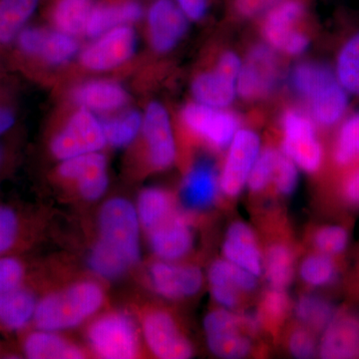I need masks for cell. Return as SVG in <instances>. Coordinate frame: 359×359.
I'll return each mask as SVG.
<instances>
[{
  "label": "cell",
  "instance_id": "obj_4",
  "mask_svg": "<svg viewBox=\"0 0 359 359\" xmlns=\"http://www.w3.org/2000/svg\"><path fill=\"white\" fill-rule=\"evenodd\" d=\"M87 341L93 353L104 359L135 358L140 351L136 323L120 311L96 318L87 330Z\"/></svg>",
  "mask_w": 359,
  "mask_h": 359
},
{
  "label": "cell",
  "instance_id": "obj_38",
  "mask_svg": "<svg viewBox=\"0 0 359 359\" xmlns=\"http://www.w3.org/2000/svg\"><path fill=\"white\" fill-rule=\"evenodd\" d=\"M280 153L273 148L261 150L248 179L247 185L252 192H259L273 179Z\"/></svg>",
  "mask_w": 359,
  "mask_h": 359
},
{
  "label": "cell",
  "instance_id": "obj_13",
  "mask_svg": "<svg viewBox=\"0 0 359 359\" xmlns=\"http://www.w3.org/2000/svg\"><path fill=\"white\" fill-rule=\"evenodd\" d=\"M58 172L61 178L74 182L80 196L87 201L100 199L109 184L107 160L101 152L61 161Z\"/></svg>",
  "mask_w": 359,
  "mask_h": 359
},
{
  "label": "cell",
  "instance_id": "obj_24",
  "mask_svg": "<svg viewBox=\"0 0 359 359\" xmlns=\"http://www.w3.org/2000/svg\"><path fill=\"white\" fill-rule=\"evenodd\" d=\"M23 351L32 359L84 358L81 347L59 335L56 332L39 330L26 337Z\"/></svg>",
  "mask_w": 359,
  "mask_h": 359
},
{
  "label": "cell",
  "instance_id": "obj_34",
  "mask_svg": "<svg viewBox=\"0 0 359 359\" xmlns=\"http://www.w3.org/2000/svg\"><path fill=\"white\" fill-rule=\"evenodd\" d=\"M78 42L75 36L67 33L59 32H46L39 57L50 65H62L76 55Z\"/></svg>",
  "mask_w": 359,
  "mask_h": 359
},
{
  "label": "cell",
  "instance_id": "obj_51",
  "mask_svg": "<svg viewBox=\"0 0 359 359\" xmlns=\"http://www.w3.org/2000/svg\"><path fill=\"white\" fill-rule=\"evenodd\" d=\"M0 161H1V150H0Z\"/></svg>",
  "mask_w": 359,
  "mask_h": 359
},
{
  "label": "cell",
  "instance_id": "obj_12",
  "mask_svg": "<svg viewBox=\"0 0 359 359\" xmlns=\"http://www.w3.org/2000/svg\"><path fill=\"white\" fill-rule=\"evenodd\" d=\"M95 39L80 55L82 65L90 70L106 71L124 65L136 49V33L130 25L114 28Z\"/></svg>",
  "mask_w": 359,
  "mask_h": 359
},
{
  "label": "cell",
  "instance_id": "obj_39",
  "mask_svg": "<svg viewBox=\"0 0 359 359\" xmlns=\"http://www.w3.org/2000/svg\"><path fill=\"white\" fill-rule=\"evenodd\" d=\"M314 244L320 250L321 254L327 256L339 255L346 249L348 244V233L342 226H325L316 233Z\"/></svg>",
  "mask_w": 359,
  "mask_h": 359
},
{
  "label": "cell",
  "instance_id": "obj_16",
  "mask_svg": "<svg viewBox=\"0 0 359 359\" xmlns=\"http://www.w3.org/2000/svg\"><path fill=\"white\" fill-rule=\"evenodd\" d=\"M149 35L153 48L166 53L176 47L188 29V18L175 0H155L147 14Z\"/></svg>",
  "mask_w": 359,
  "mask_h": 359
},
{
  "label": "cell",
  "instance_id": "obj_32",
  "mask_svg": "<svg viewBox=\"0 0 359 359\" xmlns=\"http://www.w3.org/2000/svg\"><path fill=\"white\" fill-rule=\"evenodd\" d=\"M294 254L289 247L282 244L271 245L266 252V275L271 287L285 290L294 276Z\"/></svg>",
  "mask_w": 359,
  "mask_h": 359
},
{
  "label": "cell",
  "instance_id": "obj_1",
  "mask_svg": "<svg viewBox=\"0 0 359 359\" xmlns=\"http://www.w3.org/2000/svg\"><path fill=\"white\" fill-rule=\"evenodd\" d=\"M99 238L88 257L90 269L105 280H116L140 259V228L136 207L114 198L99 214Z\"/></svg>",
  "mask_w": 359,
  "mask_h": 359
},
{
  "label": "cell",
  "instance_id": "obj_26",
  "mask_svg": "<svg viewBox=\"0 0 359 359\" xmlns=\"http://www.w3.org/2000/svg\"><path fill=\"white\" fill-rule=\"evenodd\" d=\"M141 228L146 233L154 230L177 212L173 197L160 188H148L142 191L136 205Z\"/></svg>",
  "mask_w": 359,
  "mask_h": 359
},
{
  "label": "cell",
  "instance_id": "obj_33",
  "mask_svg": "<svg viewBox=\"0 0 359 359\" xmlns=\"http://www.w3.org/2000/svg\"><path fill=\"white\" fill-rule=\"evenodd\" d=\"M102 123L107 145L123 148L130 145L140 133L143 116L137 111H129Z\"/></svg>",
  "mask_w": 359,
  "mask_h": 359
},
{
  "label": "cell",
  "instance_id": "obj_5",
  "mask_svg": "<svg viewBox=\"0 0 359 359\" xmlns=\"http://www.w3.org/2000/svg\"><path fill=\"white\" fill-rule=\"evenodd\" d=\"M282 127L283 154L302 171H318L323 164V149L311 116L297 109L287 110L282 118Z\"/></svg>",
  "mask_w": 359,
  "mask_h": 359
},
{
  "label": "cell",
  "instance_id": "obj_22",
  "mask_svg": "<svg viewBox=\"0 0 359 359\" xmlns=\"http://www.w3.org/2000/svg\"><path fill=\"white\" fill-rule=\"evenodd\" d=\"M142 16L143 8L136 1L94 6L85 26L84 34L97 39L114 28L133 25Z\"/></svg>",
  "mask_w": 359,
  "mask_h": 359
},
{
  "label": "cell",
  "instance_id": "obj_47",
  "mask_svg": "<svg viewBox=\"0 0 359 359\" xmlns=\"http://www.w3.org/2000/svg\"><path fill=\"white\" fill-rule=\"evenodd\" d=\"M212 299L224 309H231L238 302V290L230 287H211Z\"/></svg>",
  "mask_w": 359,
  "mask_h": 359
},
{
  "label": "cell",
  "instance_id": "obj_8",
  "mask_svg": "<svg viewBox=\"0 0 359 359\" xmlns=\"http://www.w3.org/2000/svg\"><path fill=\"white\" fill-rule=\"evenodd\" d=\"M261 150V139L256 132L238 129L228 146V153L219 175V189L224 195L236 197L244 190Z\"/></svg>",
  "mask_w": 359,
  "mask_h": 359
},
{
  "label": "cell",
  "instance_id": "obj_9",
  "mask_svg": "<svg viewBox=\"0 0 359 359\" xmlns=\"http://www.w3.org/2000/svg\"><path fill=\"white\" fill-rule=\"evenodd\" d=\"M182 119L187 128L215 149L228 148L240 129L238 118L231 111L198 102L184 107Z\"/></svg>",
  "mask_w": 359,
  "mask_h": 359
},
{
  "label": "cell",
  "instance_id": "obj_15",
  "mask_svg": "<svg viewBox=\"0 0 359 359\" xmlns=\"http://www.w3.org/2000/svg\"><path fill=\"white\" fill-rule=\"evenodd\" d=\"M148 276L152 289L167 299L192 297L203 285L202 271L197 266H179L162 259L151 264Z\"/></svg>",
  "mask_w": 359,
  "mask_h": 359
},
{
  "label": "cell",
  "instance_id": "obj_25",
  "mask_svg": "<svg viewBox=\"0 0 359 359\" xmlns=\"http://www.w3.org/2000/svg\"><path fill=\"white\" fill-rule=\"evenodd\" d=\"M36 306L34 294L21 287L0 294V325L9 330H22L34 318Z\"/></svg>",
  "mask_w": 359,
  "mask_h": 359
},
{
  "label": "cell",
  "instance_id": "obj_48",
  "mask_svg": "<svg viewBox=\"0 0 359 359\" xmlns=\"http://www.w3.org/2000/svg\"><path fill=\"white\" fill-rule=\"evenodd\" d=\"M344 197L349 204L359 205V169L349 175L344 184Z\"/></svg>",
  "mask_w": 359,
  "mask_h": 359
},
{
  "label": "cell",
  "instance_id": "obj_28",
  "mask_svg": "<svg viewBox=\"0 0 359 359\" xmlns=\"http://www.w3.org/2000/svg\"><path fill=\"white\" fill-rule=\"evenodd\" d=\"M39 2V0H0V43H8L20 34Z\"/></svg>",
  "mask_w": 359,
  "mask_h": 359
},
{
  "label": "cell",
  "instance_id": "obj_31",
  "mask_svg": "<svg viewBox=\"0 0 359 359\" xmlns=\"http://www.w3.org/2000/svg\"><path fill=\"white\" fill-rule=\"evenodd\" d=\"M208 278L211 287H230L245 292L257 287L256 276L226 259L215 262L209 269Z\"/></svg>",
  "mask_w": 359,
  "mask_h": 359
},
{
  "label": "cell",
  "instance_id": "obj_20",
  "mask_svg": "<svg viewBox=\"0 0 359 359\" xmlns=\"http://www.w3.org/2000/svg\"><path fill=\"white\" fill-rule=\"evenodd\" d=\"M226 261L259 276L263 273V257L252 229L243 222L231 224L223 245Z\"/></svg>",
  "mask_w": 359,
  "mask_h": 359
},
{
  "label": "cell",
  "instance_id": "obj_21",
  "mask_svg": "<svg viewBox=\"0 0 359 359\" xmlns=\"http://www.w3.org/2000/svg\"><path fill=\"white\" fill-rule=\"evenodd\" d=\"M219 189V177L209 161L194 165L182 185V198L190 209L204 210L216 201Z\"/></svg>",
  "mask_w": 359,
  "mask_h": 359
},
{
  "label": "cell",
  "instance_id": "obj_30",
  "mask_svg": "<svg viewBox=\"0 0 359 359\" xmlns=\"http://www.w3.org/2000/svg\"><path fill=\"white\" fill-rule=\"evenodd\" d=\"M242 328H230L210 332L207 335V344L210 351L218 358L238 359L245 358L252 349L249 337L242 334Z\"/></svg>",
  "mask_w": 359,
  "mask_h": 359
},
{
  "label": "cell",
  "instance_id": "obj_7",
  "mask_svg": "<svg viewBox=\"0 0 359 359\" xmlns=\"http://www.w3.org/2000/svg\"><path fill=\"white\" fill-rule=\"evenodd\" d=\"M107 145L103 123L91 111L80 108L51 142L56 159L65 161L76 156L101 152Z\"/></svg>",
  "mask_w": 359,
  "mask_h": 359
},
{
  "label": "cell",
  "instance_id": "obj_45",
  "mask_svg": "<svg viewBox=\"0 0 359 359\" xmlns=\"http://www.w3.org/2000/svg\"><path fill=\"white\" fill-rule=\"evenodd\" d=\"M46 30L29 27L21 30L18 35V46L23 53L30 56H39Z\"/></svg>",
  "mask_w": 359,
  "mask_h": 359
},
{
  "label": "cell",
  "instance_id": "obj_19",
  "mask_svg": "<svg viewBox=\"0 0 359 359\" xmlns=\"http://www.w3.org/2000/svg\"><path fill=\"white\" fill-rule=\"evenodd\" d=\"M321 358H359V318L353 314L335 316L325 327L320 346Z\"/></svg>",
  "mask_w": 359,
  "mask_h": 359
},
{
  "label": "cell",
  "instance_id": "obj_42",
  "mask_svg": "<svg viewBox=\"0 0 359 359\" xmlns=\"http://www.w3.org/2000/svg\"><path fill=\"white\" fill-rule=\"evenodd\" d=\"M289 297L285 290L273 287L264 294L262 302V313L259 316H266L271 320H282L289 309Z\"/></svg>",
  "mask_w": 359,
  "mask_h": 359
},
{
  "label": "cell",
  "instance_id": "obj_29",
  "mask_svg": "<svg viewBox=\"0 0 359 359\" xmlns=\"http://www.w3.org/2000/svg\"><path fill=\"white\" fill-rule=\"evenodd\" d=\"M93 0H59L53 13V21L59 32L76 35L84 33Z\"/></svg>",
  "mask_w": 359,
  "mask_h": 359
},
{
  "label": "cell",
  "instance_id": "obj_49",
  "mask_svg": "<svg viewBox=\"0 0 359 359\" xmlns=\"http://www.w3.org/2000/svg\"><path fill=\"white\" fill-rule=\"evenodd\" d=\"M271 1L273 0H237V6L241 13L252 16L263 11Z\"/></svg>",
  "mask_w": 359,
  "mask_h": 359
},
{
  "label": "cell",
  "instance_id": "obj_3",
  "mask_svg": "<svg viewBox=\"0 0 359 359\" xmlns=\"http://www.w3.org/2000/svg\"><path fill=\"white\" fill-rule=\"evenodd\" d=\"M105 302V292L93 280L72 283L37 302L35 325L39 330L62 332L82 325Z\"/></svg>",
  "mask_w": 359,
  "mask_h": 359
},
{
  "label": "cell",
  "instance_id": "obj_6",
  "mask_svg": "<svg viewBox=\"0 0 359 359\" xmlns=\"http://www.w3.org/2000/svg\"><path fill=\"white\" fill-rule=\"evenodd\" d=\"M304 7L299 0H280L269 9L264 20L263 34L273 50L287 55H302L308 50L309 39L299 29Z\"/></svg>",
  "mask_w": 359,
  "mask_h": 359
},
{
  "label": "cell",
  "instance_id": "obj_17",
  "mask_svg": "<svg viewBox=\"0 0 359 359\" xmlns=\"http://www.w3.org/2000/svg\"><path fill=\"white\" fill-rule=\"evenodd\" d=\"M147 235L151 250L162 261H177L192 249L193 233L190 222L185 215L178 211Z\"/></svg>",
  "mask_w": 359,
  "mask_h": 359
},
{
  "label": "cell",
  "instance_id": "obj_11",
  "mask_svg": "<svg viewBox=\"0 0 359 359\" xmlns=\"http://www.w3.org/2000/svg\"><path fill=\"white\" fill-rule=\"evenodd\" d=\"M144 339L156 358L187 359L192 358L193 346L179 330L171 314L152 311L142 321Z\"/></svg>",
  "mask_w": 359,
  "mask_h": 359
},
{
  "label": "cell",
  "instance_id": "obj_41",
  "mask_svg": "<svg viewBox=\"0 0 359 359\" xmlns=\"http://www.w3.org/2000/svg\"><path fill=\"white\" fill-rule=\"evenodd\" d=\"M25 278V266L14 257H0V294L20 287Z\"/></svg>",
  "mask_w": 359,
  "mask_h": 359
},
{
  "label": "cell",
  "instance_id": "obj_37",
  "mask_svg": "<svg viewBox=\"0 0 359 359\" xmlns=\"http://www.w3.org/2000/svg\"><path fill=\"white\" fill-rule=\"evenodd\" d=\"M299 273L304 283L311 287H325L334 282L337 269L327 255H313L302 262Z\"/></svg>",
  "mask_w": 359,
  "mask_h": 359
},
{
  "label": "cell",
  "instance_id": "obj_46",
  "mask_svg": "<svg viewBox=\"0 0 359 359\" xmlns=\"http://www.w3.org/2000/svg\"><path fill=\"white\" fill-rule=\"evenodd\" d=\"M189 20L199 21L205 18L209 8V0H175Z\"/></svg>",
  "mask_w": 359,
  "mask_h": 359
},
{
  "label": "cell",
  "instance_id": "obj_23",
  "mask_svg": "<svg viewBox=\"0 0 359 359\" xmlns=\"http://www.w3.org/2000/svg\"><path fill=\"white\" fill-rule=\"evenodd\" d=\"M80 108L91 112H111L122 108L128 101L121 85L108 80H94L80 85L73 94Z\"/></svg>",
  "mask_w": 359,
  "mask_h": 359
},
{
  "label": "cell",
  "instance_id": "obj_36",
  "mask_svg": "<svg viewBox=\"0 0 359 359\" xmlns=\"http://www.w3.org/2000/svg\"><path fill=\"white\" fill-rule=\"evenodd\" d=\"M297 318L313 330H325L335 318V311L330 302L316 295H304L295 306Z\"/></svg>",
  "mask_w": 359,
  "mask_h": 359
},
{
  "label": "cell",
  "instance_id": "obj_10",
  "mask_svg": "<svg viewBox=\"0 0 359 359\" xmlns=\"http://www.w3.org/2000/svg\"><path fill=\"white\" fill-rule=\"evenodd\" d=\"M278 63L275 50L268 44L256 45L242 63L237 80V93L245 100L264 98L276 86Z\"/></svg>",
  "mask_w": 359,
  "mask_h": 359
},
{
  "label": "cell",
  "instance_id": "obj_27",
  "mask_svg": "<svg viewBox=\"0 0 359 359\" xmlns=\"http://www.w3.org/2000/svg\"><path fill=\"white\" fill-rule=\"evenodd\" d=\"M334 70L347 93L359 97V30L340 47Z\"/></svg>",
  "mask_w": 359,
  "mask_h": 359
},
{
  "label": "cell",
  "instance_id": "obj_35",
  "mask_svg": "<svg viewBox=\"0 0 359 359\" xmlns=\"http://www.w3.org/2000/svg\"><path fill=\"white\" fill-rule=\"evenodd\" d=\"M334 158L339 166H347L359 158V112L348 116L340 125Z\"/></svg>",
  "mask_w": 359,
  "mask_h": 359
},
{
  "label": "cell",
  "instance_id": "obj_44",
  "mask_svg": "<svg viewBox=\"0 0 359 359\" xmlns=\"http://www.w3.org/2000/svg\"><path fill=\"white\" fill-rule=\"evenodd\" d=\"M290 353L297 358H313L316 344L311 332L306 330H297L290 335L289 340Z\"/></svg>",
  "mask_w": 359,
  "mask_h": 359
},
{
  "label": "cell",
  "instance_id": "obj_40",
  "mask_svg": "<svg viewBox=\"0 0 359 359\" xmlns=\"http://www.w3.org/2000/svg\"><path fill=\"white\" fill-rule=\"evenodd\" d=\"M273 180L276 190L282 195H292L297 188L299 182V168L283 153H280L278 158Z\"/></svg>",
  "mask_w": 359,
  "mask_h": 359
},
{
  "label": "cell",
  "instance_id": "obj_50",
  "mask_svg": "<svg viewBox=\"0 0 359 359\" xmlns=\"http://www.w3.org/2000/svg\"><path fill=\"white\" fill-rule=\"evenodd\" d=\"M14 124V117L11 111L0 107V135L11 129Z\"/></svg>",
  "mask_w": 359,
  "mask_h": 359
},
{
  "label": "cell",
  "instance_id": "obj_14",
  "mask_svg": "<svg viewBox=\"0 0 359 359\" xmlns=\"http://www.w3.org/2000/svg\"><path fill=\"white\" fill-rule=\"evenodd\" d=\"M141 131L147 143L152 166L158 170L172 166L176 159V143L170 116L162 104H149L143 115Z\"/></svg>",
  "mask_w": 359,
  "mask_h": 359
},
{
  "label": "cell",
  "instance_id": "obj_18",
  "mask_svg": "<svg viewBox=\"0 0 359 359\" xmlns=\"http://www.w3.org/2000/svg\"><path fill=\"white\" fill-rule=\"evenodd\" d=\"M238 70L218 61L216 68L202 73L194 80L192 94L196 102L215 108H226L237 93Z\"/></svg>",
  "mask_w": 359,
  "mask_h": 359
},
{
  "label": "cell",
  "instance_id": "obj_2",
  "mask_svg": "<svg viewBox=\"0 0 359 359\" xmlns=\"http://www.w3.org/2000/svg\"><path fill=\"white\" fill-rule=\"evenodd\" d=\"M290 83L295 94L306 101L316 124L332 127L346 117L351 95L332 68L311 61L299 63L290 73Z\"/></svg>",
  "mask_w": 359,
  "mask_h": 359
},
{
  "label": "cell",
  "instance_id": "obj_43",
  "mask_svg": "<svg viewBox=\"0 0 359 359\" xmlns=\"http://www.w3.org/2000/svg\"><path fill=\"white\" fill-rule=\"evenodd\" d=\"M18 216L9 208L0 205V255L11 249L18 235Z\"/></svg>",
  "mask_w": 359,
  "mask_h": 359
}]
</instances>
